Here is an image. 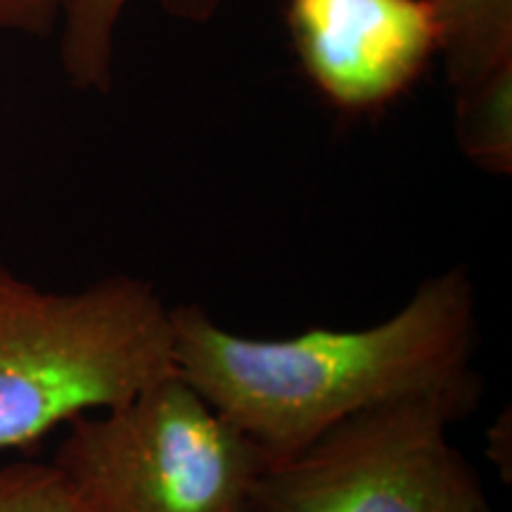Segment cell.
<instances>
[{"label": "cell", "instance_id": "7", "mask_svg": "<svg viewBox=\"0 0 512 512\" xmlns=\"http://www.w3.org/2000/svg\"><path fill=\"white\" fill-rule=\"evenodd\" d=\"M448 83L465 88L512 60V0H427Z\"/></svg>", "mask_w": 512, "mask_h": 512}, {"label": "cell", "instance_id": "3", "mask_svg": "<svg viewBox=\"0 0 512 512\" xmlns=\"http://www.w3.org/2000/svg\"><path fill=\"white\" fill-rule=\"evenodd\" d=\"M53 465L86 512H254L268 458L176 370L69 420Z\"/></svg>", "mask_w": 512, "mask_h": 512}, {"label": "cell", "instance_id": "1", "mask_svg": "<svg viewBox=\"0 0 512 512\" xmlns=\"http://www.w3.org/2000/svg\"><path fill=\"white\" fill-rule=\"evenodd\" d=\"M169 316L178 373L268 463L297 456L368 408L479 380L470 370L477 320L467 268L425 280L396 316L366 330L249 339L219 328L200 306Z\"/></svg>", "mask_w": 512, "mask_h": 512}, {"label": "cell", "instance_id": "6", "mask_svg": "<svg viewBox=\"0 0 512 512\" xmlns=\"http://www.w3.org/2000/svg\"><path fill=\"white\" fill-rule=\"evenodd\" d=\"M131 0H67L60 17V64L79 91L110 93L114 31ZM178 22L204 24L214 19L223 0H157Z\"/></svg>", "mask_w": 512, "mask_h": 512}, {"label": "cell", "instance_id": "5", "mask_svg": "<svg viewBox=\"0 0 512 512\" xmlns=\"http://www.w3.org/2000/svg\"><path fill=\"white\" fill-rule=\"evenodd\" d=\"M285 24L316 91L349 114L401 98L439 55L427 0H287Z\"/></svg>", "mask_w": 512, "mask_h": 512}, {"label": "cell", "instance_id": "11", "mask_svg": "<svg viewBox=\"0 0 512 512\" xmlns=\"http://www.w3.org/2000/svg\"><path fill=\"white\" fill-rule=\"evenodd\" d=\"M486 512H494V510H491V508H486Z\"/></svg>", "mask_w": 512, "mask_h": 512}, {"label": "cell", "instance_id": "10", "mask_svg": "<svg viewBox=\"0 0 512 512\" xmlns=\"http://www.w3.org/2000/svg\"><path fill=\"white\" fill-rule=\"evenodd\" d=\"M67 0H0V31L46 38L60 24Z\"/></svg>", "mask_w": 512, "mask_h": 512}, {"label": "cell", "instance_id": "9", "mask_svg": "<svg viewBox=\"0 0 512 512\" xmlns=\"http://www.w3.org/2000/svg\"><path fill=\"white\" fill-rule=\"evenodd\" d=\"M0 512H86L53 463L0 470Z\"/></svg>", "mask_w": 512, "mask_h": 512}, {"label": "cell", "instance_id": "4", "mask_svg": "<svg viewBox=\"0 0 512 512\" xmlns=\"http://www.w3.org/2000/svg\"><path fill=\"white\" fill-rule=\"evenodd\" d=\"M482 382L368 408L297 456L268 463L254 512H486L477 472L446 437Z\"/></svg>", "mask_w": 512, "mask_h": 512}, {"label": "cell", "instance_id": "2", "mask_svg": "<svg viewBox=\"0 0 512 512\" xmlns=\"http://www.w3.org/2000/svg\"><path fill=\"white\" fill-rule=\"evenodd\" d=\"M169 311L128 275L55 294L0 266V448H27L176 373Z\"/></svg>", "mask_w": 512, "mask_h": 512}, {"label": "cell", "instance_id": "8", "mask_svg": "<svg viewBox=\"0 0 512 512\" xmlns=\"http://www.w3.org/2000/svg\"><path fill=\"white\" fill-rule=\"evenodd\" d=\"M456 136L463 155L486 174H512V60L458 88Z\"/></svg>", "mask_w": 512, "mask_h": 512}]
</instances>
